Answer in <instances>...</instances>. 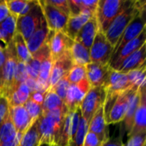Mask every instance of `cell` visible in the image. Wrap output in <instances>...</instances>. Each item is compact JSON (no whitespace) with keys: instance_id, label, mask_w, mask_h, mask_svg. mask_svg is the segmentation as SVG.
Wrapping results in <instances>:
<instances>
[{"instance_id":"6da1fadb","label":"cell","mask_w":146,"mask_h":146,"mask_svg":"<svg viewBox=\"0 0 146 146\" xmlns=\"http://www.w3.org/2000/svg\"><path fill=\"white\" fill-rule=\"evenodd\" d=\"M68 110L64 105L61 109L42 112L38 118V126L39 132V144H56L61 131L63 120Z\"/></svg>"},{"instance_id":"7a4b0ae2","label":"cell","mask_w":146,"mask_h":146,"mask_svg":"<svg viewBox=\"0 0 146 146\" xmlns=\"http://www.w3.org/2000/svg\"><path fill=\"white\" fill-rule=\"evenodd\" d=\"M145 1L133 0L132 3L126 8L115 19L111 22L104 34L111 44L113 48L115 46L118 39L121 36L126 27L131 23V21L142 11L145 10Z\"/></svg>"},{"instance_id":"3957f363","label":"cell","mask_w":146,"mask_h":146,"mask_svg":"<svg viewBox=\"0 0 146 146\" xmlns=\"http://www.w3.org/2000/svg\"><path fill=\"white\" fill-rule=\"evenodd\" d=\"M132 2L133 0H98L95 15L99 30L104 33L115 17Z\"/></svg>"},{"instance_id":"277c9868","label":"cell","mask_w":146,"mask_h":146,"mask_svg":"<svg viewBox=\"0 0 146 146\" xmlns=\"http://www.w3.org/2000/svg\"><path fill=\"white\" fill-rule=\"evenodd\" d=\"M132 88L120 94L106 96L104 110L107 125L123 121L128 104L129 93Z\"/></svg>"},{"instance_id":"5b68a950","label":"cell","mask_w":146,"mask_h":146,"mask_svg":"<svg viewBox=\"0 0 146 146\" xmlns=\"http://www.w3.org/2000/svg\"><path fill=\"white\" fill-rule=\"evenodd\" d=\"M45 21L42 8L37 1L32 9L26 15L16 18V33H20L25 41Z\"/></svg>"},{"instance_id":"8992f818","label":"cell","mask_w":146,"mask_h":146,"mask_svg":"<svg viewBox=\"0 0 146 146\" xmlns=\"http://www.w3.org/2000/svg\"><path fill=\"white\" fill-rule=\"evenodd\" d=\"M4 53H5V62L3 69L0 95L7 98L13 87L15 68L18 63L13 41H11L6 46V48L4 49Z\"/></svg>"},{"instance_id":"52a82bcc","label":"cell","mask_w":146,"mask_h":146,"mask_svg":"<svg viewBox=\"0 0 146 146\" xmlns=\"http://www.w3.org/2000/svg\"><path fill=\"white\" fill-rule=\"evenodd\" d=\"M106 91L104 86L91 88L80 103V110L81 116L88 122L91 121L97 110L104 104L106 99Z\"/></svg>"},{"instance_id":"ba28073f","label":"cell","mask_w":146,"mask_h":146,"mask_svg":"<svg viewBox=\"0 0 146 146\" xmlns=\"http://www.w3.org/2000/svg\"><path fill=\"white\" fill-rule=\"evenodd\" d=\"M113 50L114 48L107 39L105 34L98 30L90 48L91 62L108 64L112 56Z\"/></svg>"},{"instance_id":"9c48e42d","label":"cell","mask_w":146,"mask_h":146,"mask_svg":"<svg viewBox=\"0 0 146 146\" xmlns=\"http://www.w3.org/2000/svg\"><path fill=\"white\" fill-rule=\"evenodd\" d=\"M38 3L42 8L44 20L48 28L54 32L65 33L68 16L62 13V11L56 9L54 6L47 3L45 0L38 1Z\"/></svg>"},{"instance_id":"30bf717a","label":"cell","mask_w":146,"mask_h":146,"mask_svg":"<svg viewBox=\"0 0 146 146\" xmlns=\"http://www.w3.org/2000/svg\"><path fill=\"white\" fill-rule=\"evenodd\" d=\"M146 42V30L145 29L136 38L131 40L127 44H126L120 50H118L116 53L112 55L110 62L109 66L115 71H117L121 63L124 62L126 58H127L130 55H132L133 52L140 49L144 44H145Z\"/></svg>"},{"instance_id":"8fae6325","label":"cell","mask_w":146,"mask_h":146,"mask_svg":"<svg viewBox=\"0 0 146 146\" xmlns=\"http://www.w3.org/2000/svg\"><path fill=\"white\" fill-rule=\"evenodd\" d=\"M145 10H144L141 13H139L131 21V23L126 27V29L122 33L121 36L118 39L115 46L114 47L112 55H114L118 50H120L126 44H127L131 40L136 38L145 29Z\"/></svg>"},{"instance_id":"7c38bea8","label":"cell","mask_w":146,"mask_h":146,"mask_svg":"<svg viewBox=\"0 0 146 146\" xmlns=\"http://www.w3.org/2000/svg\"><path fill=\"white\" fill-rule=\"evenodd\" d=\"M74 42V40L70 38L65 33L50 30V37L47 44L53 62L66 52L70 51Z\"/></svg>"},{"instance_id":"4fadbf2b","label":"cell","mask_w":146,"mask_h":146,"mask_svg":"<svg viewBox=\"0 0 146 146\" xmlns=\"http://www.w3.org/2000/svg\"><path fill=\"white\" fill-rule=\"evenodd\" d=\"M90 89L91 86L87 79H84L76 84L70 85L64 101V104L68 110L74 111L77 110L80 107L84 97Z\"/></svg>"},{"instance_id":"5bb4252c","label":"cell","mask_w":146,"mask_h":146,"mask_svg":"<svg viewBox=\"0 0 146 146\" xmlns=\"http://www.w3.org/2000/svg\"><path fill=\"white\" fill-rule=\"evenodd\" d=\"M86 79L90 84L91 88L104 86L107 82L112 68L109 64H99L90 62L86 66Z\"/></svg>"},{"instance_id":"9a60e30c","label":"cell","mask_w":146,"mask_h":146,"mask_svg":"<svg viewBox=\"0 0 146 146\" xmlns=\"http://www.w3.org/2000/svg\"><path fill=\"white\" fill-rule=\"evenodd\" d=\"M74 65L70 51L66 52L53 62V66L49 80L50 89L52 88L62 77L66 76Z\"/></svg>"},{"instance_id":"2e32d148","label":"cell","mask_w":146,"mask_h":146,"mask_svg":"<svg viewBox=\"0 0 146 146\" xmlns=\"http://www.w3.org/2000/svg\"><path fill=\"white\" fill-rule=\"evenodd\" d=\"M136 134H146V93L145 86L140 89V99L134 114L133 127L128 137Z\"/></svg>"},{"instance_id":"e0dca14e","label":"cell","mask_w":146,"mask_h":146,"mask_svg":"<svg viewBox=\"0 0 146 146\" xmlns=\"http://www.w3.org/2000/svg\"><path fill=\"white\" fill-rule=\"evenodd\" d=\"M132 87L133 86L129 82L127 74L115 70H112L107 82L104 86L107 95L120 94Z\"/></svg>"},{"instance_id":"ac0fdd59","label":"cell","mask_w":146,"mask_h":146,"mask_svg":"<svg viewBox=\"0 0 146 146\" xmlns=\"http://www.w3.org/2000/svg\"><path fill=\"white\" fill-rule=\"evenodd\" d=\"M9 115L16 133H24L33 124L24 105L9 107Z\"/></svg>"},{"instance_id":"d6986e66","label":"cell","mask_w":146,"mask_h":146,"mask_svg":"<svg viewBox=\"0 0 146 146\" xmlns=\"http://www.w3.org/2000/svg\"><path fill=\"white\" fill-rule=\"evenodd\" d=\"M88 132L96 134L103 143H105L108 139H110L109 131L104 116V105L97 110V112L92 118L91 121L89 122Z\"/></svg>"},{"instance_id":"ffe728a7","label":"cell","mask_w":146,"mask_h":146,"mask_svg":"<svg viewBox=\"0 0 146 146\" xmlns=\"http://www.w3.org/2000/svg\"><path fill=\"white\" fill-rule=\"evenodd\" d=\"M96 11L92 9H83L79 15L74 16H69L65 30V33L73 40H74L77 33L82 28V27L95 15Z\"/></svg>"},{"instance_id":"44dd1931","label":"cell","mask_w":146,"mask_h":146,"mask_svg":"<svg viewBox=\"0 0 146 146\" xmlns=\"http://www.w3.org/2000/svg\"><path fill=\"white\" fill-rule=\"evenodd\" d=\"M98 30H99V28H98L97 18H96V15H94L79 31V33H77V35L74 38V41L80 43L86 48L90 50V48L93 43L94 38L96 36L97 33L98 32Z\"/></svg>"},{"instance_id":"7402d4cb","label":"cell","mask_w":146,"mask_h":146,"mask_svg":"<svg viewBox=\"0 0 146 146\" xmlns=\"http://www.w3.org/2000/svg\"><path fill=\"white\" fill-rule=\"evenodd\" d=\"M50 37V29L48 28L46 22L44 21L27 39V46L31 53V55L37 52L39 49H41L45 44L48 43Z\"/></svg>"},{"instance_id":"603a6c76","label":"cell","mask_w":146,"mask_h":146,"mask_svg":"<svg viewBox=\"0 0 146 146\" xmlns=\"http://www.w3.org/2000/svg\"><path fill=\"white\" fill-rule=\"evenodd\" d=\"M145 50L146 45L144 44L140 49L126 58L117 71L127 74L130 71L136 70L145 66Z\"/></svg>"},{"instance_id":"cb8c5ba5","label":"cell","mask_w":146,"mask_h":146,"mask_svg":"<svg viewBox=\"0 0 146 146\" xmlns=\"http://www.w3.org/2000/svg\"><path fill=\"white\" fill-rule=\"evenodd\" d=\"M50 56V49L48 44H45L41 49H39L37 52L32 55L31 60L26 64L28 78L37 80L38 71L42 62Z\"/></svg>"},{"instance_id":"d4e9b609","label":"cell","mask_w":146,"mask_h":146,"mask_svg":"<svg viewBox=\"0 0 146 146\" xmlns=\"http://www.w3.org/2000/svg\"><path fill=\"white\" fill-rule=\"evenodd\" d=\"M140 89L141 88H137V87H133L131 89V92L129 93V98H128V104L127 108V112L124 117V126L125 129L127 132V134L130 133L132 127H133V117L135 111L137 110V107L139 103L140 99Z\"/></svg>"},{"instance_id":"484cf974","label":"cell","mask_w":146,"mask_h":146,"mask_svg":"<svg viewBox=\"0 0 146 146\" xmlns=\"http://www.w3.org/2000/svg\"><path fill=\"white\" fill-rule=\"evenodd\" d=\"M71 56L74 61V63L76 65L86 66L91 62L90 58V50L86 48L80 43L74 41L73 46L70 50Z\"/></svg>"},{"instance_id":"4316f807","label":"cell","mask_w":146,"mask_h":146,"mask_svg":"<svg viewBox=\"0 0 146 146\" xmlns=\"http://www.w3.org/2000/svg\"><path fill=\"white\" fill-rule=\"evenodd\" d=\"M16 33V17L12 15H9L4 20L0 22V33L8 45L12 40Z\"/></svg>"},{"instance_id":"83f0119b","label":"cell","mask_w":146,"mask_h":146,"mask_svg":"<svg viewBox=\"0 0 146 146\" xmlns=\"http://www.w3.org/2000/svg\"><path fill=\"white\" fill-rule=\"evenodd\" d=\"M30 93L31 92L25 83L20 85L7 98V100L9 102V106L14 107V106L24 105L25 103L28 100L30 97Z\"/></svg>"},{"instance_id":"f1b7e54d","label":"cell","mask_w":146,"mask_h":146,"mask_svg":"<svg viewBox=\"0 0 146 146\" xmlns=\"http://www.w3.org/2000/svg\"><path fill=\"white\" fill-rule=\"evenodd\" d=\"M12 41L14 43L15 54H16L18 62L27 64L31 60L32 55L27 49V43H26L25 39L20 33H15Z\"/></svg>"},{"instance_id":"f546056e","label":"cell","mask_w":146,"mask_h":146,"mask_svg":"<svg viewBox=\"0 0 146 146\" xmlns=\"http://www.w3.org/2000/svg\"><path fill=\"white\" fill-rule=\"evenodd\" d=\"M39 132L38 119L33 122L30 127L22 134L17 146H38L39 144Z\"/></svg>"},{"instance_id":"4dcf8cb0","label":"cell","mask_w":146,"mask_h":146,"mask_svg":"<svg viewBox=\"0 0 146 146\" xmlns=\"http://www.w3.org/2000/svg\"><path fill=\"white\" fill-rule=\"evenodd\" d=\"M64 103L52 90L49 89L44 93V102L42 104V112H47L56 109H61L64 106Z\"/></svg>"},{"instance_id":"1f68e13d","label":"cell","mask_w":146,"mask_h":146,"mask_svg":"<svg viewBox=\"0 0 146 146\" xmlns=\"http://www.w3.org/2000/svg\"><path fill=\"white\" fill-rule=\"evenodd\" d=\"M146 66H144L139 69L130 71L127 73L129 82L133 87L142 88L145 86Z\"/></svg>"},{"instance_id":"d6a6232c","label":"cell","mask_w":146,"mask_h":146,"mask_svg":"<svg viewBox=\"0 0 146 146\" xmlns=\"http://www.w3.org/2000/svg\"><path fill=\"white\" fill-rule=\"evenodd\" d=\"M88 133V122L80 116V124L74 139L70 142L69 146H83L85 138Z\"/></svg>"},{"instance_id":"836d02e7","label":"cell","mask_w":146,"mask_h":146,"mask_svg":"<svg viewBox=\"0 0 146 146\" xmlns=\"http://www.w3.org/2000/svg\"><path fill=\"white\" fill-rule=\"evenodd\" d=\"M27 78H28V74H27V65H26V63L18 62L17 66H16V68H15V77H14V82H13V87H12V90H11L10 93L13 91H15L20 85L25 83L26 80H27Z\"/></svg>"},{"instance_id":"e575fe53","label":"cell","mask_w":146,"mask_h":146,"mask_svg":"<svg viewBox=\"0 0 146 146\" xmlns=\"http://www.w3.org/2000/svg\"><path fill=\"white\" fill-rule=\"evenodd\" d=\"M68 80L69 83L72 84H76L80 81H81L84 79H86V66H81V65H76L74 64L69 73L66 75Z\"/></svg>"},{"instance_id":"d590c367","label":"cell","mask_w":146,"mask_h":146,"mask_svg":"<svg viewBox=\"0 0 146 146\" xmlns=\"http://www.w3.org/2000/svg\"><path fill=\"white\" fill-rule=\"evenodd\" d=\"M27 0H9V1H5V3H6V6L9 9V14L17 18L22 12L25 6L27 5Z\"/></svg>"},{"instance_id":"8d00e7d4","label":"cell","mask_w":146,"mask_h":146,"mask_svg":"<svg viewBox=\"0 0 146 146\" xmlns=\"http://www.w3.org/2000/svg\"><path fill=\"white\" fill-rule=\"evenodd\" d=\"M70 85L71 84L68 80L67 77L64 76L60 80H58V82L50 89H52L56 93V95L62 99V101L64 103L66 96H67V92H68V90Z\"/></svg>"},{"instance_id":"74e56055","label":"cell","mask_w":146,"mask_h":146,"mask_svg":"<svg viewBox=\"0 0 146 146\" xmlns=\"http://www.w3.org/2000/svg\"><path fill=\"white\" fill-rule=\"evenodd\" d=\"M24 107L33 121H35L42 113V106L36 104L30 98H28V100L25 103Z\"/></svg>"},{"instance_id":"f35d334b","label":"cell","mask_w":146,"mask_h":146,"mask_svg":"<svg viewBox=\"0 0 146 146\" xmlns=\"http://www.w3.org/2000/svg\"><path fill=\"white\" fill-rule=\"evenodd\" d=\"M45 2L52 6H54L58 10L62 11L65 15H67L68 17L70 15V10L68 6V0H45Z\"/></svg>"},{"instance_id":"ab89813d","label":"cell","mask_w":146,"mask_h":146,"mask_svg":"<svg viewBox=\"0 0 146 146\" xmlns=\"http://www.w3.org/2000/svg\"><path fill=\"white\" fill-rule=\"evenodd\" d=\"M9 107L7 98L0 95V127L9 116Z\"/></svg>"},{"instance_id":"60d3db41","label":"cell","mask_w":146,"mask_h":146,"mask_svg":"<svg viewBox=\"0 0 146 146\" xmlns=\"http://www.w3.org/2000/svg\"><path fill=\"white\" fill-rule=\"evenodd\" d=\"M146 134H136L130 136L126 145L123 146H145Z\"/></svg>"},{"instance_id":"b9f144b4","label":"cell","mask_w":146,"mask_h":146,"mask_svg":"<svg viewBox=\"0 0 146 146\" xmlns=\"http://www.w3.org/2000/svg\"><path fill=\"white\" fill-rule=\"evenodd\" d=\"M104 143L99 139V138L96 134L88 132L85 138L83 146H101Z\"/></svg>"},{"instance_id":"7bdbcfd3","label":"cell","mask_w":146,"mask_h":146,"mask_svg":"<svg viewBox=\"0 0 146 146\" xmlns=\"http://www.w3.org/2000/svg\"><path fill=\"white\" fill-rule=\"evenodd\" d=\"M44 98V93H42L40 92H32L30 93V97H29L30 99H32L33 102L39 104L40 106H42V104H43Z\"/></svg>"},{"instance_id":"ee69618b","label":"cell","mask_w":146,"mask_h":146,"mask_svg":"<svg viewBox=\"0 0 146 146\" xmlns=\"http://www.w3.org/2000/svg\"><path fill=\"white\" fill-rule=\"evenodd\" d=\"M9 15V9L6 6L5 1L0 0V22L3 20H4Z\"/></svg>"},{"instance_id":"f6af8a7d","label":"cell","mask_w":146,"mask_h":146,"mask_svg":"<svg viewBox=\"0 0 146 146\" xmlns=\"http://www.w3.org/2000/svg\"><path fill=\"white\" fill-rule=\"evenodd\" d=\"M102 146H123V143L121 138H116L114 139H110L105 143H104Z\"/></svg>"},{"instance_id":"bcb514c9","label":"cell","mask_w":146,"mask_h":146,"mask_svg":"<svg viewBox=\"0 0 146 146\" xmlns=\"http://www.w3.org/2000/svg\"><path fill=\"white\" fill-rule=\"evenodd\" d=\"M4 62H5V53L4 50L0 48V88L2 85V76H3V69L4 66Z\"/></svg>"},{"instance_id":"7dc6e473","label":"cell","mask_w":146,"mask_h":146,"mask_svg":"<svg viewBox=\"0 0 146 146\" xmlns=\"http://www.w3.org/2000/svg\"><path fill=\"white\" fill-rule=\"evenodd\" d=\"M38 146H50V145L48 144H44V143H41V144H38Z\"/></svg>"},{"instance_id":"c3c4849f","label":"cell","mask_w":146,"mask_h":146,"mask_svg":"<svg viewBox=\"0 0 146 146\" xmlns=\"http://www.w3.org/2000/svg\"><path fill=\"white\" fill-rule=\"evenodd\" d=\"M56 146H57V145H56ZM68 146H69V145H68Z\"/></svg>"},{"instance_id":"681fc988","label":"cell","mask_w":146,"mask_h":146,"mask_svg":"<svg viewBox=\"0 0 146 146\" xmlns=\"http://www.w3.org/2000/svg\"><path fill=\"white\" fill-rule=\"evenodd\" d=\"M102 145H101V146H102Z\"/></svg>"}]
</instances>
